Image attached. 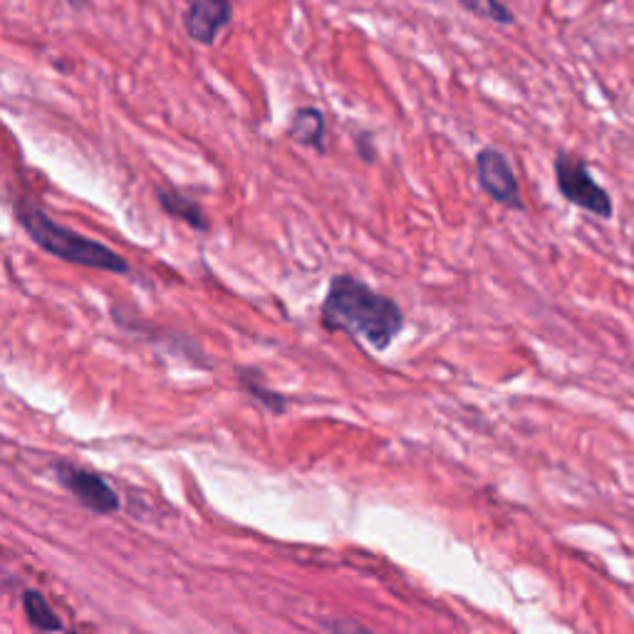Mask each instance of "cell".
<instances>
[{"instance_id":"cell-8","label":"cell","mask_w":634,"mask_h":634,"mask_svg":"<svg viewBox=\"0 0 634 634\" xmlns=\"http://www.w3.org/2000/svg\"><path fill=\"white\" fill-rule=\"evenodd\" d=\"M154 197L167 216L187 223L189 229L201 231V233H207L211 229L209 216H207V211H203L201 203L197 199L187 197L183 191L169 187V183H162V187L154 189Z\"/></svg>"},{"instance_id":"cell-9","label":"cell","mask_w":634,"mask_h":634,"mask_svg":"<svg viewBox=\"0 0 634 634\" xmlns=\"http://www.w3.org/2000/svg\"><path fill=\"white\" fill-rule=\"evenodd\" d=\"M23 612L27 624H31L35 632L55 634L65 630L60 614L53 610V604L47 602L41 590H23Z\"/></svg>"},{"instance_id":"cell-4","label":"cell","mask_w":634,"mask_h":634,"mask_svg":"<svg viewBox=\"0 0 634 634\" xmlns=\"http://www.w3.org/2000/svg\"><path fill=\"white\" fill-rule=\"evenodd\" d=\"M476 183H479V189L491 201L499 203V207L511 211L525 209L513 164L509 156L501 149H496V146H483V149L476 154Z\"/></svg>"},{"instance_id":"cell-15","label":"cell","mask_w":634,"mask_h":634,"mask_svg":"<svg viewBox=\"0 0 634 634\" xmlns=\"http://www.w3.org/2000/svg\"><path fill=\"white\" fill-rule=\"evenodd\" d=\"M70 634H75V632H70Z\"/></svg>"},{"instance_id":"cell-14","label":"cell","mask_w":634,"mask_h":634,"mask_svg":"<svg viewBox=\"0 0 634 634\" xmlns=\"http://www.w3.org/2000/svg\"><path fill=\"white\" fill-rule=\"evenodd\" d=\"M67 5H70L73 11H85V8H90V0H67Z\"/></svg>"},{"instance_id":"cell-1","label":"cell","mask_w":634,"mask_h":634,"mask_svg":"<svg viewBox=\"0 0 634 634\" xmlns=\"http://www.w3.org/2000/svg\"><path fill=\"white\" fill-rule=\"evenodd\" d=\"M320 318L327 330L365 340L379 353H385L404 327V312L397 300L382 296L349 272H340L330 280Z\"/></svg>"},{"instance_id":"cell-7","label":"cell","mask_w":634,"mask_h":634,"mask_svg":"<svg viewBox=\"0 0 634 634\" xmlns=\"http://www.w3.org/2000/svg\"><path fill=\"white\" fill-rule=\"evenodd\" d=\"M286 134H288V140H292L300 146H305V149L325 154V140H327L325 112L318 110V107H312V104L298 107V110L290 114Z\"/></svg>"},{"instance_id":"cell-3","label":"cell","mask_w":634,"mask_h":634,"mask_svg":"<svg viewBox=\"0 0 634 634\" xmlns=\"http://www.w3.org/2000/svg\"><path fill=\"white\" fill-rule=\"evenodd\" d=\"M553 169H555V183H558V191L565 201L592 213V216L598 219L612 216L614 207L610 191L594 181L588 162H585L582 156L558 152Z\"/></svg>"},{"instance_id":"cell-6","label":"cell","mask_w":634,"mask_h":634,"mask_svg":"<svg viewBox=\"0 0 634 634\" xmlns=\"http://www.w3.org/2000/svg\"><path fill=\"white\" fill-rule=\"evenodd\" d=\"M233 21L231 0H187V13H183V31L193 43L203 47H213L219 35L226 31Z\"/></svg>"},{"instance_id":"cell-13","label":"cell","mask_w":634,"mask_h":634,"mask_svg":"<svg viewBox=\"0 0 634 634\" xmlns=\"http://www.w3.org/2000/svg\"><path fill=\"white\" fill-rule=\"evenodd\" d=\"M323 627L327 634H375L353 620H327Z\"/></svg>"},{"instance_id":"cell-10","label":"cell","mask_w":634,"mask_h":634,"mask_svg":"<svg viewBox=\"0 0 634 634\" xmlns=\"http://www.w3.org/2000/svg\"><path fill=\"white\" fill-rule=\"evenodd\" d=\"M456 3L461 5L468 15L479 18V21L503 27L515 23V13L503 3V0H456Z\"/></svg>"},{"instance_id":"cell-12","label":"cell","mask_w":634,"mask_h":634,"mask_svg":"<svg viewBox=\"0 0 634 634\" xmlns=\"http://www.w3.org/2000/svg\"><path fill=\"white\" fill-rule=\"evenodd\" d=\"M355 146H357V156L363 159L367 167H372V164L377 162V144L372 140V134L369 132H359L355 136Z\"/></svg>"},{"instance_id":"cell-11","label":"cell","mask_w":634,"mask_h":634,"mask_svg":"<svg viewBox=\"0 0 634 634\" xmlns=\"http://www.w3.org/2000/svg\"><path fill=\"white\" fill-rule=\"evenodd\" d=\"M241 382L243 387L248 389V392L258 399V402L270 409L272 414H280V412H286V397L278 394V392H270V389L258 382V372H248V369H241Z\"/></svg>"},{"instance_id":"cell-5","label":"cell","mask_w":634,"mask_h":634,"mask_svg":"<svg viewBox=\"0 0 634 634\" xmlns=\"http://www.w3.org/2000/svg\"><path fill=\"white\" fill-rule=\"evenodd\" d=\"M55 476L60 486H65V491H70L77 503L85 505L87 511L92 513H116L122 509L120 493H116L110 481L104 476L87 471L82 466L67 464V461H57L55 464Z\"/></svg>"},{"instance_id":"cell-2","label":"cell","mask_w":634,"mask_h":634,"mask_svg":"<svg viewBox=\"0 0 634 634\" xmlns=\"http://www.w3.org/2000/svg\"><path fill=\"white\" fill-rule=\"evenodd\" d=\"M15 219L37 248L65 263L102 272H114V276H126V272L132 270L126 258L107 246V243L63 226V223H57L51 213L37 207L31 199L15 201Z\"/></svg>"}]
</instances>
